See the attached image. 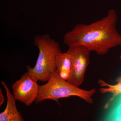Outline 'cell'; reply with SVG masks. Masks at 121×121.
I'll return each instance as SVG.
<instances>
[{
  "label": "cell",
  "mask_w": 121,
  "mask_h": 121,
  "mask_svg": "<svg viewBox=\"0 0 121 121\" xmlns=\"http://www.w3.org/2000/svg\"><path fill=\"white\" fill-rule=\"evenodd\" d=\"M117 20L116 12L111 9L99 20L90 24H76L64 35V42L68 47L82 45L98 55H106L112 48L121 46Z\"/></svg>",
  "instance_id": "cell-1"
},
{
  "label": "cell",
  "mask_w": 121,
  "mask_h": 121,
  "mask_svg": "<svg viewBox=\"0 0 121 121\" xmlns=\"http://www.w3.org/2000/svg\"><path fill=\"white\" fill-rule=\"evenodd\" d=\"M33 43L39 49V56L35 66H27L25 73L34 76L38 81L48 82L52 74L56 71V59L61 52L59 44L48 34L36 36Z\"/></svg>",
  "instance_id": "cell-2"
},
{
  "label": "cell",
  "mask_w": 121,
  "mask_h": 121,
  "mask_svg": "<svg viewBox=\"0 0 121 121\" xmlns=\"http://www.w3.org/2000/svg\"><path fill=\"white\" fill-rule=\"evenodd\" d=\"M96 92L95 89L86 90L75 86L61 78L55 71L52 74L46 84L40 86L39 95L35 102L37 104L45 99H50L59 104L60 99L74 96L92 104V97Z\"/></svg>",
  "instance_id": "cell-3"
},
{
  "label": "cell",
  "mask_w": 121,
  "mask_h": 121,
  "mask_svg": "<svg viewBox=\"0 0 121 121\" xmlns=\"http://www.w3.org/2000/svg\"><path fill=\"white\" fill-rule=\"evenodd\" d=\"M67 52L71 59V68L68 82L78 87L82 84L87 68L90 63L91 51L82 45L69 47Z\"/></svg>",
  "instance_id": "cell-4"
},
{
  "label": "cell",
  "mask_w": 121,
  "mask_h": 121,
  "mask_svg": "<svg viewBox=\"0 0 121 121\" xmlns=\"http://www.w3.org/2000/svg\"><path fill=\"white\" fill-rule=\"evenodd\" d=\"M38 80L32 76L25 73L20 79L12 86L13 96L16 100L29 106L35 101L39 93Z\"/></svg>",
  "instance_id": "cell-5"
},
{
  "label": "cell",
  "mask_w": 121,
  "mask_h": 121,
  "mask_svg": "<svg viewBox=\"0 0 121 121\" xmlns=\"http://www.w3.org/2000/svg\"><path fill=\"white\" fill-rule=\"evenodd\" d=\"M7 93V105L4 111L0 113V121H24L21 113L17 110L16 100L6 83L1 82Z\"/></svg>",
  "instance_id": "cell-6"
},
{
  "label": "cell",
  "mask_w": 121,
  "mask_h": 121,
  "mask_svg": "<svg viewBox=\"0 0 121 121\" xmlns=\"http://www.w3.org/2000/svg\"><path fill=\"white\" fill-rule=\"evenodd\" d=\"M55 64L56 72L61 78L67 81L71 68V59L70 54L67 52L59 53L56 58Z\"/></svg>",
  "instance_id": "cell-7"
},
{
  "label": "cell",
  "mask_w": 121,
  "mask_h": 121,
  "mask_svg": "<svg viewBox=\"0 0 121 121\" xmlns=\"http://www.w3.org/2000/svg\"><path fill=\"white\" fill-rule=\"evenodd\" d=\"M116 82L117 84L111 85L108 84L102 79H99L98 81L99 84L102 87L99 90V92L102 94L108 93L112 95V97L105 105V108H108L111 103L114 100L117 96L121 94V76L117 78Z\"/></svg>",
  "instance_id": "cell-8"
},
{
  "label": "cell",
  "mask_w": 121,
  "mask_h": 121,
  "mask_svg": "<svg viewBox=\"0 0 121 121\" xmlns=\"http://www.w3.org/2000/svg\"><path fill=\"white\" fill-rule=\"evenodd\" d=\"M5 101V98L3 95L1 89H0V106H1Z\"/></svg>",
  "instance_id": "cell-9"
},
{
  "label": "cell",
  "mask_w": 121,
  "mask_h": 121,
  "mask_svg": "<svg viewBox=\"0 0 121 121\" xmlns=\"http://www.w3.org/2000/svg\"><path fill=\"white\" fill-rule=\"evenodd\" d=\"M117 121H121V117H119L117 119Z\"/></svg>",
  "instance_id": "cell-10"
},
{
  "label": "cell",
  "mask_w": 121,
  "mask_h": 121,
  "mask_svg": "<svg viewBox=\"0 0 121 121\" xmlns=\"http://www.w3.org/2000/svg\"><path fill=\"white\" fill-rule=\"evenodd\" d=\"M120 59H121V55H120Z\"/></svg>",
  "instance_id": "cell-11"
}]
</instances>
